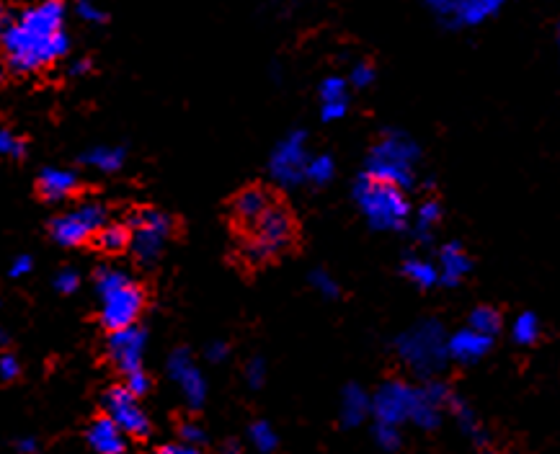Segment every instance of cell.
I'll return each instance as SVG.
<instances>
[{
    "mask_svg": "<svg viewBox=\"0 0 560 454\" xmlns=\"http://www.w3.org/2000/svg\"><path fill=\"white\" fill-rule=\"evenodd\" d=\"M62 0H37L3 19V55L13 75H37L70 52Z\"/></svg>",
    "mask_w": 560,
    "mask_h": 454,
    "instance_id": "6da1fadb",
    "label": "cell"
},
{
    "mask_svg": "<svg viewBox=\"0 0 560 454\" xmlns=\"http://www.w3.org/2000/svg\"><path fill=\"white\" fill-rule=\"evenodd\" d=\"M400 362L421 380H437L450 362V336L437 318H424L395 341Z\"/></svg>",
    "mask_w": 560,
    "mask_h": 454,
    "instance_id": "7a4b0ae2",
    "label": "cell"
},
{
    "mask_svg": "<svg viewBox=\"0 0 560 454\" xmlns=\"http://www.w3.org/2000/svg\"><path fill=\"white\" fill-rule=\"evenodd\" d=\"M96 295L101 302V326L106 331H122L137 326L142 310H145V292L140 284L114 266H101L96 271Z\"/></svg>",
    "mask_w": 560,
    "mask_h": 454,
    "instance_id": "3957f363",
    "label": "cell"
},
{
    "mask_svg": "<svg viewBox=\"0 0 560 454\" xmlns=\"http://www.w3.org/2000/svg\"><path fill=\"white\" fill-rule=\"evenodd\" d=\"M354 202H357L364 220L370 222V227L380 230V233L403 230L413 215L406 189L367 176V173H362L357 178V184H354Z\"/></svg>",
    "mask_w": 560,
    "mask_h": 454,
    "instance_id": "277c9868",
    "label": "cell"
},
{
    "mask_svg": "<svg viewBox=\"0 0 560 454\" xmlns=\"http://www.w3.org/2000/svg\"><path fill=\"white\" fill-rule=\"evenodd\" d=\"M419 160V142L408 137L406 132H395L393 129V132H385L372 145L367 163H364V173L408 191L416 184V166H419Z\"/></svg>",
    "mask_w": 560,
    "mask_h": 454,
    "instance_id": "5b68a950",
    "label": "cell"
},
{
    "mask_svg": "<svg viewBox=\"0 0 560 454\" xmlns=\"http://www.w3.org/2000/svg\"><path fill=\"white\" fill-rule=\"evenodd\" d=\"M109 225V212L101 202H80L78 207L70 212L52 217L50 222V235L57 246L65 248H78L86 246L88 240Z\"/></svg>",
    "mask_w": 560,
    "mask_h": 454,
    "instance_id": "8992f818",
    "label": "cell"
},
{
    "mask_svg": "<svg viewBox=\"0 0 560 454\" xmlns=\"http://www.w3.org/2000/svg\"><path fill=\"white\" fill-rule=\"evenodd\" d=\"M127 227H130L132 258L142 266H153L173 233L171 217L166 212H158V209H140L130 217Z\"/></svg>",
    "mask_w": 560,
    "mask_h": 454,
    "instance_id": "52a82bcc",
    "label": "cell"
},
{
    "mask_svg": "<svg viewBox=\"0 0 560 454\" xmlns=\"http://www.w3.org/2000/svg\"><path fill=\"white\" fill-rule=\"evenodd\" d=\"M421 385H411L403 380H388L377 387V393L372 395V416L377 418V424H393L403 426L411 424L416 405H419Z\"/></svg>",
    "mask_w": 560,
    "mask_h": 454,
    "instance_id": "ba28073f",
    "label": "cell"
},
{
    "mask_svg": "<svg viewBox=\"0 0 560 454\" xmlns=\"http://www.w3.org/2000/svg\"><path fill=\"white\" fill-rule=\"evenodd\" d=\"M506 3L511 0H424V6L437 16L439 24L455 31L483 26Z\"/></svg>",
    "mask_w": 560,
    "mask_h": 454,
    "instance_id": "9c48e42d",
    "label": "cell"
},
{
    "mask_svg": "<svg viewBox=\"0 0 560 454\" xmlns=\"http://www.w3.org/2000/svg\"><path fill=\"white\" fill-rule=\"evenodd\" d=\"M251 233V256L253 258H269L274 253L290 248L292 238H295V225H292L290 212L282 204L271 202L261 220L248 230Z\"/></svg>",
    "mask_w": 560,
    "mask_h": 454,
    "instance_id": "30bf717a",
    "label": "cell"
},
{
    "mask_svg": "<svg viewBox=\"0 0 560 454\" xmlns=\"http://www.w3.org/2000/svg\"><path fill=\"white\" fill-rule=\"evenodd\" d=\"M310 158L313 155L308 153V135L305 132H290L271 153V178L282 186H300L302 181H308Z\"/></svg>",
    "mask_w": 560,
    "mask_h": 454,
    "instance_id": "8fae6325",
    "label": "cell"
},
{
    "mask_svg": "<svg viewBox=\"0 0 560 454\" xmlns=\"http://www.w3.org/2000/svg\"><path fill=\"white\" fill-rule=\"evenodd\" d=\"M104 413L124 431L127 436H135V439H142V436L150 434V418L148 413L142 411L140 398L132 395L130 390L124 385L109 387L104 395Z\"/></svg>",
    "mask_w": 560,
    "mask_h": 454,
    "instance_id": "7c38bea8",
    "label": "cell"
},
{
    "mask_svg": "<svg viewBox=\"0 0 560 454\" xmlns=\"http://www.w3.org/2000/svg\"><path fill=\"white\" fill-rule=\"evenodd\" d=\"M145 344L148 336L140 326L122 328V331H111L106 338V354H109L111 364L124 375L142 369V354H145Z\"/></svg>",
    "mask_w": 560,
    "mask_h": 454,
    "instance_id": "4fadbf2b",
    "label": "cell"
},
{
    "mask_svg": "<svg viewBox=\"0 0 560 454\" xmlns=\"http://www.w3.org/2000/svg\"><path fill=\"white\" fill-rule=\"evenodd\" d=\"M168 377L176 382L179 393L184 395L191 408H202L204 400H207V382H204L202 369L191 359L189 351L176 349L168 356Z\"/></svg>",
    "mask_w": 560,
    "mask_h": 454,
    "instance_id": "5bb4252c",
    "label": "cell"
},
{
    "mask_svg": "<svg viewBox=\"0 0 560 454\" xmlns=\"http://www.w3.org/2000/svg\"><path fill=\"white\" fill-rule=\"evenodd\" d=\"M496 338L486 336V333L475 331V328L465 326L460 331L450 333V362L457 364H475L480 359H486L493 349Z\"/></svg>",
    "mask_w": 560,
    "mask_h": 454,
    "instance_id": "9a60e30c",
    "label": "cell"
},
{
    "mask_svg": "<svg viewBox=\"0 0 560 454\" xmlns=\"http://www.w3.org/2000/svg\"><path fill=\"white\" fill-rule=\"evenodd\" d=\"M439 282L444 284V287H457V284H462L465 279L470 277V271H473V258H470V253L465 251V246L462 243H444L442 248H439Z\"/></svg>",
    "mask_w": 560,
    "mask_h": 454,
    "instance_id": "2e32d148",
    "label": "cell"
},
{
    "mask_svg": "<svg viewBox=\"0 0 560 454\" xmlns=\"http://www.w3.org/2000/svg\"><path fill=\"white\" fill-rule=\"evenodd\" d=\"M349 80L339 75H328L318 88L320 99V119L323 122H339L349 111Z\"/></svg>",
    "mask_w": 560,
    "mask_h": 454,
    "instance_id": "e0dca14e",
    "label": "cell"
},
{
    "mask_svg": "<svg viewBox=\"0 0 560 454\" xmlns=\"http://www.w3.org/2000/svg\"><path fill=\"white\" fill-rule=\"evenodd\" d=\"M86 439L96 454H127V434L106 413L88 426Z\"/></svg>",
    "mask_w": 560,
    "mask_h": 454,
    "instance_id": "ac0fdd59",
    "label": "cell"
},
{
    "mask_svg": "<svg viewBox=\"0 0 560 454\" xmlns=\"http://www.w3.org/2000/svg\"><path fill=\"white\" fill-rule=\"evenodd\" d=\"M80 181L68 168H44L37 178V191L44 202H65L78 191Z\"/></svg>",
    "mask_w": 560,
    "mask_h": 454,
    "instance_id": "d6986e66",
    "label": "cell"
},
{
    "mask_svg": "<svg viewBox=\"0 0 560 454\" xmlns=\"http://www.w3.org/2000/svg\"><path fill=\"white\" fill-rule=\"evenodd\" d=\"M269 207H271V197L266 194L264 189H246V191H240L238 199H235L233 215L243 230H251V227L261 220V215H264Z\"/></svg>",
    "mask_w": 560,
    "mask_h": 454,
    "instance_id": "ffe728a7",
    "label": "cell"
},
{
    "mask_svg": "<svg viewBox=\"0 0 560 454\" xmlns=\"http://www.w3.org/2000/svg\"><path fill=\"white\" fill-rule=\"evenodd\" d=\"M372 413V398L359 385H349L341 393V424L359 426Z\"/></svg>",
    "mask_w": 560,
    "mask_h": 454,
    "instance_id": "44dd1931",
    "label": "cell"
},
{
    "mask_svg": "<svg viewBox=\"0 0 560 454\" xmlns=\"http://www.w3.org/2000/svg\"><path fill=\"white\" fill-rule=\"evenodd\" d=\"M400 271H403V277L413 284V287L419 289H434L439 282V266L429 258H421V256H408L403 264H400Z\"/></svg>",
    "mask_w": 560,
    "mask_h": 454,
    "instance_id": "7402d4cb",
    "label": "cell"
},
{
    "mask_svg": "<svg viewBox=\"0 0 560 454\" xmlns=\"http://www.w3.org/2000/svg\"><path fill=\"white\" fill-rule=\"evenodd\" d=\"M124 158H127V153H124L122 148L99 145V148H91L88 153H83V158H80V160H83L88 168H93V171L117 173L119 168L124 166Z\"/></svg>",
    "mask_w": 560,
    "mask_h": 454,
    "instance_id": "603a6c76",
    "label": "cell"
},
{
    "mask_svg": "<svg viewBox=\"0 0 560 454\" xmlns=\"http://www.w3.org/2000/svg\"><path fill=\"white\" fill-rule=\"evenodd\" d=\"M509 333H511V341H514V344L532 346V344H537V341H540L542 323L535 313L524 310V313H519L517 318L511 320Z\"/></svg>",
    "mask_w": 560,
    "mask_h": 454,
    "instance_id": "cb8c5ba5",
    "label": "cell"
},
{
    "mask_svg": "<svg viewBox=\"0 0 560 454\" xmlns=\"http://www.w3.org/2000/svg\"><path fill=\"white\" fill-rule=\"evenodd\" d=\"M442 222V204L439 199H424L416 209V222H413V233L419 240H429L431 233L437 230Z\"/></svg>",
    "mask_w": 560,
    "mask_h": 454,
    "instance_id": "d4e9b609",
    "label": "cell"
},
{
    "mask_svg": "<svg viewBox=\"0 0 560 454\" xmlns=\"http://www.w3.org/2000/svg\"><path fill=\"white\" fill-rule=\"evenodd\" d=\"M468 326L496 338L501 333V328H504V318H501V313L493 305H475L468 315Z\"/></svg>",
    "mask_w": 560,
    "mask_h": 454,
    "instance_id": "484cf974",
    "label": "cell"
},
{
    "mask_svg": "<svg viewBox=\"0 0 560 454\" xmlns=\"http://www.w3.org/2000/svg\"><path fill=\"white\" fill-rule=\"evenodd\" d=\"M96 243L104 253L109 256H119V253L130 251V227L127 225H106L99 235Z\"/></svg>",
    "mask_w": 560,
    "mask_h": 454,
    "instance_id": "4316f807",
    "label": "cell"
},
{
    "mask_svg": "<svg viewBox=\"0 0 560 454\" xmlns=\"http://www.w3.org/2000/svg\"><path fill=\"white\" fill-rule=\"evenodd\" d=\"M450 411L455 413V418H457V424H460V429H462V434L465 436H470L473 442H483V426H480V421H478V416H475V411L470 408L465 400H460V398H452V403H450Z\"/></svg>",
    "mask_w": 560,
    "mask_h": 454,
    "instance_id": "83f0119b",
    "label": "cell"
},
{
    "mask_svg": "<svg viewBox=\"0 0 560 454\" xmlns=\"http://www.w3.org/2000/svg\"><path fill=\"white\" fill-rule=\"evenodd\" d=\"M248 439H251L253 449L261 454H271L279 444L277 431L271 429V424H266V421H256V424H251V429H248Z\"/></svg>",
    "mask_w": 560,
    "mask_h": 454,
    "instance_id": "f1b7e54d",
    "label": "cell"
},
{
    "mask_svg": "<svg viewBox=\"0 0 560 454\" xmlns=\"http://www.w3.org/2000/svg\"><path fill=\"white\" fill-rule=\"evenodd\" d=\"M336 176V163H333L331 155L320 153L310 158V166H308V181L315 186H326L331 178Z\"/></svg>",
    "mask_w": 560,
    "mask_h": 454,
    "instance_id": "f546056e",
    "label": "cell"
},
{
    "mask_svg": "<svg viewBox=\"0 0 560 454\" xmlns=\"http://www.w3.org/2000/svg\"><path fill=\"white\" fill-rule=\"evenodd\" d=\"M75 16L86 24L101 26L106 24V11L96 3V0H75Z\"/></svg>",
    "mask_w": 560,
    "mask_h": 454,
    "instance_id": "4dcf8cb0",
    "label": "cell"
},
{
    "mask_svg": "<svg viewBox=\"0 0 560 454\" xmlns=\"http://www.w3.org/2000/svg\"><path fill=\"white\" fill-rule=\"evenodd\" d=\"M310 284H313V289L318 292V295L328 297V300H333V297H339V282L328 274V271L323 269H315L313 274H310Z\"/></svg>",
    "mask_w": 560,
    "mask_h": 454,
    "instance_id": "1f68e13d",
    "label": "cell"
},
{
    "mask_svg": "<svg viewBox=\"0 0 560 454\" xmlns=\"http://www.w3.org/2000/svg\"><path fill=\"white\" fill-rule=\"evenodd\" d=\"M0 153L11 160H21L26 153V142L16 132H11V129H3L0 132Z\"/></svg>",
    "mask_w": 560,
    "mask_h": 454,
    "instance_id": "d6a6232c",
    "label": "cell"
},
{
    "mask_svg": "<svg viewBox=\"0 0 560 454\" xmlns=\"http://www.w3.org/2000/svg\"><path fill=\"white\" fill-rule=\"evenodd\" d=\"M375 442L380 444L385 452H395V449L400 447V426H393V424H377L375 426Z\"/></svg>",
    "mask_w": 560,
    "mask_h": 454,
    "instance_id": "836d02e7",
    "label": "cell"
},
{
    "mask_svg": "<svg viewBox=\"0 0 560 454\" xmlns=\"http://www.w3.org/2000/svg\"><path fill=\"white\" fill-rule=\"evenodd\" d=\"M124 387H127L132 395H137V398H145V395L150 393L153 382H150V375L145 369H137V372L124 375Z\"/></svg>",
    "mask_w": 560,
    "mask_h": 454,
    "instance_id": "e575fe53",
    "label": "cell"
},
{
    "mask_svg": "<svg viewBox=\"0 0 560 454\" xmlns=\"http://www.w3.org/2000/svg\"><path fill=\"white\" fill-rule=\"evenodd\" d=\"M375 78H377V73L370 62H357L349 73V83L354 88H370L372 83H375Z\"/></svg>",
    "mask_w": 560,
    "mask_h": 454,
    "instance_id": "d590c367",
    "label": "cell"
},
{
    "mask_svg": "<svg viewBox=\"0 0 560 454\" xmlns=\"http://www.w3.org/2000/svg\"><path fill=\"white\" fill-rule=\"evenodd\" d=\"M78 287H80V277L75 269H60L55 274V289L60 292V295H73Z\"/></svg>",
    "mask_w": 560,
    "mask_h": 454,
    "instance_id": "8d00e7d4",
    "label": "cell"
},
{
    "mask_svg": "<svg viewBox=\"0 0 560 454\" xmlns=\"http://www.w3.org/2000/svg\"><path fill=\"white\" fill-rule=\"evenodd\" d=\"M19 375H21V362L13 354L3 351V356H0V377H3V382L19 380Z\"/></svg>",
    "mask_w": 560,
    "mask_h": 454,
    "instance_id": "74e56055",
    "label": "cell"
},
{
    "mask_svg": "<svg viewBox=\"0 0 560 454\" xmlns=\"http://www.w3.org/2000/svg\"><path fill=\"white\" fill-rule=\"evenodd\" d=\"M266 380V364L264 359H259V356H253L251 362L246 364V382L251 387H261Z\"/></svg>",
    "mask_w": 560,
    "mask_h": 454,
    "instance_id": "f35d334b",
    "label": "cell"
},
{
    "mask_svg": "<svg viewBox=\"0 0 560 454\" xmlns=\"http://www.w3.org/2000/svg\"><path fill=\"white\" fill-rule=\"evenodd\" d=\"M179 436H181V442L197 444L199 447V444L204 442V429L197 424V421H184V424L179 426Z\"/></svg>",
    "mask_w": 560,
    "mask_h": 454,
    "instance_id": "ab89813d",
    "label": "cell"
},
{
    "mask_svg": "<svg viewBox=\"0 0 560 454\" xmlns=\"http://www.w3.org/2000/svg\"><path fill=\"white\" fill-rule=\"evenodd\" d=\"M31 271V258L26 256V253H21V256H16L11 261V269H8V277L11 279H21V277H26Z\"/></svg>",
    "mask_w": 560,
    "mask_h": 454,
    "instance_id": "60d3db41",
    "label": "cell"
},
{
    "mask_svg": "<svg viewBox=\"0 0 560 454\" xmlns=\"http://www.w3.org/2000/svg\"><path fill=\"white\" fill-rule=\"evenodd\" d=\"M158 454H204L202 447L197 444H186V442H176V444H163L158 449Z\"/></svg>",
    "mask_w": 560,
    "mask_h": 454,
    "instance_id": "b9f144b4",
    "label": "cell"
},
{
    "mask_svg": "<svg viewBox=\"0 0 560 454\" xmlns=\"http://www.w3.org/2000/svg\"><path fill=\"white\" fill-rule=\"evenodd\" d=\"M228 356V344L225 341H215V344L207 346V359L210 362H222Z\"/></svg>",
    "mask_w": 560,
    "mask_h": 454,
    "instance_id": "7bdbcfd3",
    "label": "cell"
},
{
    "mask_svg": "<svg viewBox=\"0 0 560 454\" xmlns=\"http://www.w3.org/2000/svg\"><path fill=\"white\" fill-rule=\"evenodd\" d=\"M88 70H91V62H88V60H75V62H70L68 75H73V78H78V75H86Z\"/></svg>",
    "mask_w": 560,
    "mask_h": 454,
    "instance_id": "ee69618b",
    "label": "cell"
},
{
    "mask_svg": "<svg viewBox=\"0 0 560 454\" xmlns=\"http://www.w3.org/2000/svg\"><path fill=\"white\" fill-rule=\"evenodd\" d=\"M16 452L34 454L37 452V442H34V439H19V442H16Z\"/></svg>",
    "mask_w": 560,
    "mask_h": 454,
    "instance_id": "f6af8a7d",
    "label": "cell"
},
{
    "mask_svg": "<svg viewBox=\"0 0 560 454\" xmlns=\"http://www.w3.org/2000/svg\"><path fill=\"white\" fill-rule=\"evenodd\" d=\"M555 50H558V57H560V21L558 26H555Z\"/></svg>",
    "mask_w": 560,
    "mask_h": 454,
    "instance_id": "bcb514c9",
    "label": "cell"
}]
</instances>
